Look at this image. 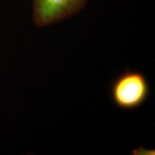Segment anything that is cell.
Masks as SVG:
<instances>
[{
  "instance_id": "3",
  "label": "cell",
  "mask_w": 155,
  "mask_h": 155,
  "mask_svg": "<svg viewBox=\"0 0 155 155\" xmlns=\"http://www.w3.org/2000/svg\"><path fill=\"white\" fill-rule=\"evenodd\" d=\"M133 154H154V150H148L144 149L142 147H139L133 151Z\"/></svg>"
},
{
  "instance_id": "1",
  "label": "cell",
  "mask_w": 155,
  "mask_h": 155,
  "mask_svg": "<svg viewBox=\"0 0 155 155\" xmlns=\"http://www.w3.org/2000/svg\"><path fill=\"white\" fill-rule=\"evenodd\" d=\"M150 86L144 75L137 71L127 70L114 81L111 87V98L116 106L131 110L146 101Z\"/></svg>"
},
{
  "instance_id": "2",
  "label": "cell",
  "mask_w": 155,
  "mask_h": 155,
  "mask_svg": "<svg viewBox=\"0 0 155 155\" xmlns=\"http://www.w3.org/2000/svg\"><path fill=\"white\" fill-rule=\"evenodd\" d=\"M88 0H32V20L38 28H45L78 14Z\"/></svg>"
}]
</instances>
